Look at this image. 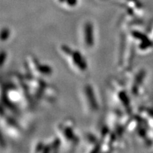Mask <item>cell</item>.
Wrapping results in <instances>:
<instances>
[{
  "label": "cell",
  "mask_w": 153,
  "mask_h": 153,
  "mask_svg": "<svg viewBox=\"0 0 153 153\" xmlns=\"http://www.w3.org/2000/svg\"><path fill=\"white\" fill-rule=\"evenodd\" d=\"M11 36V30L7 26L1 28V41L2 43L8 41Z\"/></svg>",
  "instance_id": "8fae6325"
},
{
  "label": "cell",
  "mask_w": 153,
  "mask_h": 153,
  "mask_svg": "<svg viewBox=\"0 0 153 153\" xmlns=\"http://www.w3.org/2000/svg\"><path fill=\"white\" fill-rule=\"evenodd\" d=\"M58 53L68 63L69 68L75 73L79 75H85L87 73L89 65L87 58L80 50L68 44L62 43L58 47Z\"/></svg>",
  "instance_id": "6da1fadb"
},
{
  "label": "cell",
  "mask_w": 153,
  "mask_h": 153,
  "mask_svg": "<svg viewBox=\"0 0 153 153\" xmlns=\"http://www.w3.org/2000/svg\"><path fill=\"white\" fill-rule=\"evenodd\" d=\"M1 129L6 136L18 139L23 133V128L14 115L1 108Z\"/></svg>",
  "instance_id": "5b68a950"
},
{
  "label": "cell",
  "mask_w": 153,
  "mask_h": 153,
  "mask_svg": "<svg viewBox=\"0 0 153 153\" xmlns=\"http://www.w3.org/2000/svg\"><path fill=\"white\" fill-rule=\"evenodd\" d=\"M126 72L127 74L124 82L131 97L133 98L140 97L144 91V79L146 74L142 69L137 71H129L127 70Z\"/></svg>",
  "instance_id": "8992f818"
},
{
  "label": "cell",
  "mask_w": 153,
  "mask_h": 153,
  "mask_svg": "<svg viewBox=\"0 0 153 153\" xmlns=\"http://www.w3.org/2000/svg\"><path fill=\"white\" fill-rule=\"evenodd\" d=\"M7 58H8V55L7 53L5 51H1V60H0V62H1V67L3 68L4 65L6 62H7Z\"/></svg>",
  "instance_id": "7c38bea8"
},
{
  "label": "cell",
  "mask_w": 153,
  "mask_h": 153,
  "mask_svg": "<svg viewBox=\"0 0 153 153\" xmlns=\"http://www.w3.org/2000/svg\"><path fill=\"white\" fill-rule=\"evenodd\" d=\"M62 147L60 137L55 135L47 140H38L33 146L34 152H59Z\"/></svg>",
  "instance_id": "9c48e42d"
},
{
  "label": "cell",
  "mask_w": 153,
  "mask_h": 153,
  "mask_svg": "<svg viewBox=\"0 0 153 153\" xmlns=\"http://www.w3.org/2000/svg\"><path fill=\"white\" fill-rule=\"evenodd\" d=\"M81 100L87 114H94L100 109V104L97 92L91 83H86L82 87Z\"/></svg>",
  "instance_id": "52a82bcc"
},
{
  "label": "cell",
  "mask_w": 153,
  "mask_h": 153,
  "mask_svg": "<svg viewBox=\"0 0 153 153\" xmlns=\"http://www.w3.org/2000/svg\"><path fill=\"white\" fill-rule=\"evenodd\" d=\"M25 73L38 78L47 79L53 75V69L48 63L41 62L35 55L26 56L24 62Z\"/></svg>",
  "instance_id": "277c9868"
},
{
  "label": "cell",
  "mask_w": 153,
  "mask_h": 153,
  "mask_svg": "<svg viewBox=\"0 0 153 153\" xmlns=\"http://www.w3.org/2000/svg\"><path fill=\"white\" fill-rule=\"evenodd\" d=\"M80 43L87 51L92 50L95 46L96 28L94 23L90 20H85L80 26L79 29Z\"/></svg>",
  "instance_id": "ba28073f"
},
{
  "label": "cell",
  "mask_w": 153,
  "mask_h": 153,
  "mask_svg": "<svg viewBox=\"0 0 153 153\" xmlns=\"http://www.w3.org/2000/svg\"><path fill=\"white\" fill-rule=\"evenodd\" d=\"M109 89L113 101L118 110L126 114L131 115L132 104L131 97L125 82L116 78H111L109 80Z\"/></svg>",
  "instance_id": "7a4b0ae2"
},
{
  "label": "cell",
  "mask_w": 153,
  "mask_h": 153,
  "mask_svg": "<svg viewBox=\"0 0 153 153\" xmlns=\"http://www.w3.org/2000/svg\"><path fill=\"white\" fill-rule=\"evenodd\" d=\"M56 135L60 137L62 147L74 150L81 142V136L76 129V124L71 118H65L56 125Z\"/></svg>",
  "instance_id": "3957f363"
},
{
  "label": "cell",
  "mask_w": 153,
  "mask_h": 153,
  "mask_svg": "<svg viewBox=\"0 0 153 153\" xmlns=\"http://www.w3.org/2000/svg\"><path fill=\"white\" fill-rule=\"evenodd\" d=\"M86 152H96L101 151V143L99 135L91 133H87L84 137Z\"/></svg>",
  "instance_id": "30bf717a"
}]
</instances>
